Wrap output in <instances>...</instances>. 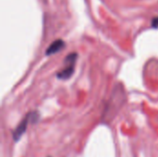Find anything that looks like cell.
Returning a JSON list of instances; mask_svg holds the SVG:
<instances>
[{
  "label": "cell",
  "instance_id": "2",
  "mask_svg": "<svg viewBox=\"0 0 158 157\" xmlns=\"http://www.w3.org/2000/svg\"><path fill=\"white\" fill-rule=\"evenodd\" d=\"M31 121V117H30V113L26 116V118L19 124V126L14 130L13 131V140L15 142H18L21 136L25 133L26 130H27V126H28V123Z\"/></svg>",
  "mask_w": 158,
  "mask_h": 157
},
{
  "label": "cell",
  "instance_id": "1",
  "mask_svg": "<svg viewBox=\"0 0 158 157\" xmlns=\"http://www.w3.org/2000/svg\"><path fill=\"white\" fill-rule=\"evenodd\" d=\"M77 58H78V54L75 52H72L66 56V58H65L66 67L61 71H59L56 75V77L59 80L66 81V80H69L73 75Z\"/></svg>",
  "mask_w": 158,
  "mask_h": 157
},
{
  "label": "cell",
  "instance_id": "3",
  "mask_svg": "<svg viewBox=\"0 0 158 157\" xmlns=\"http://www.w3.org/2000/svg\"><path fill=\"white\" fill-rule=\"evenodd\" d=\"M65 42L61 39H57L56 41H54L46 49L45 51V55L46 56H51L54 54H56L57 52L61 51L64 47H65Z\"/></svg>",
  "mask_w": 158,
  "mask_h": 157
},
{
  "label": "cell",
  "instance_id": "4",
  "mask_svg": "<svg viewBox=\"0 0 158 157\" xmlns=\"http://www.w3.org/2000/svg\"><path fill=\"white\" fill-rule=\"evenodd\" d=\"M152 27L156 28V29L158 28V17H156V18L153 19V20H152Z\"/></svg>",
  "mask_w": 158,
  "mask_h": 157
}]
</instances>
